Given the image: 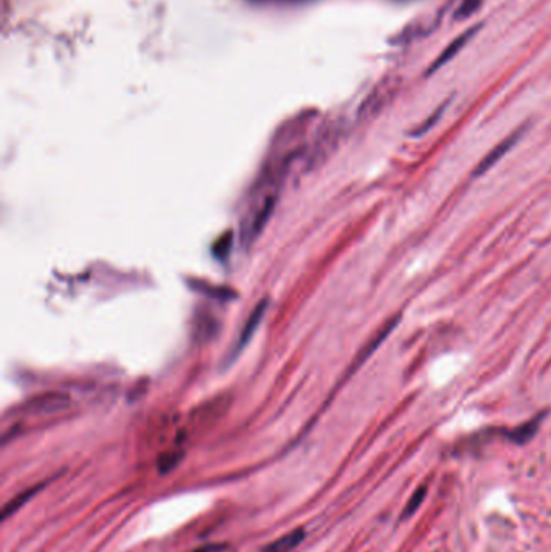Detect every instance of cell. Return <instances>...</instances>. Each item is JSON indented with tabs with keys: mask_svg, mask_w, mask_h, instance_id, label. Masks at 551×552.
<instances>
[{
	"mask_svg": "<svg viewBox=\"0 0 551 552\" xmlns=\"http://www.w3.org/2000/svg\"><path fill=\"white\" fill-rule=\"evenodd\" d=\"M181 459H183V452H178V451L167 452V454H163L159 459V469L162 473H167V471L175 469V467L178 465V462H180Z\"/></svg>",
	"mask_w": 551,
	"mask_h": 552,
	"instance_id": "obj_10",
	"label": "cell"
},
{
	"mask_svg": "<svg viewBox=\"0 0 551 552\" xmlns=\"http://www.w3.org/2000/svg\"><path fill=\"white\" fill-rule=\"evenodd\" d=\"M210 549H202V551H197V552H209Z\"/></svg>",
	"mask_w": 551,
	"mask_h": 552,
	"instance_id": "obj_11",
	"label": "cell"
},
{
	"mask_svg": "<svg viewBox=\"0 0 551 552\" xmlns=\"http://www.w3.org/2000/svg\"><path fill=\"white\" fill-rule=\"evenodd\" d=\"M279 173H272L270 176H267L266 183L261 184V190L252 199L251 205L248 207L246 215L241 221V244L244 247H249L267 226L279 201Z\"/></svg>",
	"mask_w": 551,
	"mask_h": 552,
	"instance_id": "obj_1",
	"label": "cell"
},
{
	"mask_svg": "<svg viewBox=\"0 0 551 552\" xmlns=\"http://www.w3.org/2000/svg\"><path fill=\"white\" fill-rule=\"evenodd\" d=\"M482 30V23H477V25L475 26H472V28H469V30H465L464 32H461L459 36H456L453 41L450 42L448 45L445 47L443 49V52H441L440 55L437 57L435 60L432 61V65L430 67H428V70H427V76H432L433 73H437L438 70L440 68H443L446 63H448V61H451L454 59L456 55L459 54V50L463 49V47L468 44V42L472 39V37L477 34V32Z\"/></svg>",
	"mask_w": 551,
	"mask_h": 552,
	"instance_id": "obj_3",
	"label": "cell"
},
{
	"mask_svg": "<svg viewBox=\"0 0 551 552\" xmlns=\"http://www.w3.org/2000/svg\"><path fill=\"white\" fill-rule=\"evenodd\" d=\"M446 107H448V102L441 103V105L438 107L437 110L433 112L432 115L428 116L425 121H422L421 125H419L417 128L412 131L411 136H414V138H419V136H423V134H425V133H428V131H430V130L433 128V126L437 125L438 120H440V118H441V115H443V112H445V108H446Z\"/></svg>",
	"mask_w": 551,
	"mask_h": 552,
	"instance_id": "obj_7",
	"label": "cell"
},
{
	"mask_svg": "<svg viewBox=\"0 0 551 552\" xmlns=\"http://www.w3.org/2000/svg\"><path fill=\"white\" fill-rule=\"evenodd\" d=\"M480 6H482V0H463L459 3V7L456 8L454 12V20H468L470 15H474L475 12L479 10Z\"/></svg>",
	"mask_w": 551,
	"mask_h": 552,
	"instance_id": "obj_8",
	"label": "cell"
},
{
	"mask_svg": "<svg viewBox=\"0 0 551 552\" xmlns=\"http://www.w3.org/2000/svg\"><path fill=\"white\" fill-rule=\"evenodd\" d=\"M267 305H268L267 300H262L261 304H259L256 309L252 310V314L248 317V322L243 327V331L238 338L237 347H234V356H238V354L244 349V346L249 343V339L254 336V333H256V329L259 328V325H261V322H262L263 315H266Z\"/></svg>",
	"mask_w": 551,
	"mask_h": 552,
	"instance_id": "obj_5",
	"label": "cell"
},
{
	"mask_svg": "<svg viewBox=\"0 0 551 552\" xmlns=\"http://www.w3.org/2000/svg\"><path fill=\"white\" fill-rule=\"evenodd\" d=\"M539 423H540V418H539V420H532V422L525 423L524 427H521V428L514 429V431H512V435H511V436H512V440L517 441V442H525V441H529L530 438L535 435L537 428H539Z\"/></svg>",
	"mask_w": 551,
	"mask_h": 552,
	"instance_id": "obj_9",
	"label": "cell"
},
{
	"mask_svg": "<svg viewBox=\"0 0 551 552\" xmlns=\"http://www.w3.org/2000/svg\"><path fill=\"white\" fill-rule=\"evenodd\" d=\"M44 486H46V483L31 486V488H28V489L23 491V493L18 494V496H17L15 499H12V501L8 502L6 507H3V512H2L3 518H8L10 515H13V512H17L18 509H21L23 506H25V504H26L28 501H30V499L34 498L36 494L39 493V491H41L42 488H44Z\"/></svg>",
	"mask_w": 551,
	"mask_h": 552,
	"instance_id": "obj_6",
	"label": "cell"
},
{
	"mask_svg": "<svg viewBox=\"0 0 551 552\" xmlns=\"http://www.w3.org/2000/svg\"><path fill=\"white\" fill-rule=\"evenodd\" d=\"M70 405L72 398L67 393H46L28 400L25 409L32 415H54L67 410Z\"/></svg>",
	"mask_w": 551,
	"mask_h": 552,
	"instance_id": "obj_2",
	"label": "cell"
},
{
	"mask_svg": "<svg viewBox=\"0 0 551 552\" xmlns=\"http://www.w3.org/2000/svg\"><path fill=\"white\" fill-rule=\"evenodd\" d=\"M524 131H525V128H524V126H522V128H519L517 131H514V133H512V134L508 136L506 139H503L501 143L497 145V147H493L492 150H490V152L483 157L482 162H480V163L477 165V168L474 170V176H475V178H477V176H482V174L487 173L488 170L493 167V165H497L498 162H500V160H501L503 157H505V155H506L508 152H510V150L517 144V141H519V139L522 138V134H524Z\"/></svg>",
	"mask_w": 551,
	"mask_h": 552,
	"instance_id": "obj_4",
	"label": "cell"
}]
</instances>
